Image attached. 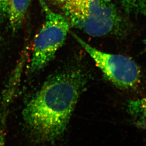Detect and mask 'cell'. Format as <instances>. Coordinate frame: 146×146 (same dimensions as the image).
Listing matches in <instances>:
<instances>
[{
    "label": "cell",
    "instance_id": "10",
    "mask_svg": "<svg viewBox=\"0 0 146 146\" xmlns=\"http://www.w3.org/2000/svg\"><path fill=\"white\" fill-rule=\"evenodd\" d=\"M51 1L58 4H63L68 0H50Z\"/></svg>",
    "mask_w": 146,
    "mask_h": 146
},
{
    "label": "cell",
    "instance_id": "3",
    "mask_svg": "<svg viewBox=\"0 0 146 146\" xmlns=\"http://www.w3.org/2000/svg\"><path fill=\"white\" fill-rule=\"evenodd\" d=\"M45 21L34 41L30 71L36 73L45 68L64 43L69 33V23L63 16L53 11L44 0H39Z\"/></svg>",
    "mask_w": 146,
    "mask_h": 146
},
{
    "label": "cell",
    "instance_id": "2",
    "mask_svg": "<svg viewBox=\"0 0 146 146\" xmlns=\"http://www.w3.org/2000/svg\"><path fill=\"white\" fill-rule=\"evenodd\" d=\"M62 9L71 25L91 36H122L128 29L112 0H68Z\"/></svg>",
    "mask_w": 146,
    "mask_h": 146
},
{
    "label": "cell",
    "instance_id": "8",
    "mask_svg": "<svg viewBox=\"0 0 146 146\" xmlns=\"http://www.w3.org/2000/svg\"><path fill=\"white\" fill-rule=\"evenodd\" d=\"M8 103L3 101L0 106V146H4L6 122Z\"/></svg>",
    "mask_w": 146,
    "mask_h": 146
},
{
    "label": "cell",
    "instance_id": "5",
    "mask_svg": "<svg viewBox=\"0 0 146 146\" xmlns=\"http://www.w3.org/2000/svg\"><path fill=\"white\" fill-rule=\"evenodd\" d=\"M31 0H11L9 9L10 27L16 33L23 25Z\"/></svg>",
    "mask_w": 146,
    "mask_h": 146
},
{
    "label": "cell",
    "instance_id": "1",
    "mask_svg": "<svg viewBox=\"0 0 146 146\" xmlns=\"http://www.w3.org/2000/svg\"><path fill=\"white\" fill-rule=\"evenodd\" d=\"M86 80L84 73L75 70L44 84L23 111L25 123L36 139L54 142L63 135Z\"/></svg>",
    "mask_w": 146,
    "mask_h": 146
},
{
    "label": "cell",
    "instance_id": "4",
    "mask_svg": "<svg viewBox=\"0 0 146 146\" xmlns=\"http://www.w3.org/2000/svg\"><path fill=\"white\" fill-rule=\"evenodd\" d=\"M71 34L112 84L123 89L132 88L137 85L140 79V70L132 59L123 55L99 50L76 34Z\"/></svg>",
    "mask_w": 146,
    "mask_h": 146
},
{
    "label": "cell",
    "instance_id": "9",
    "mask_svg": "<svg viewBox=\"0 0 146 146\" xmlns=\"http://www.w3.org/2000/svg\"><path fill=\"white\" fill-rule=\"evenodd\" d=\"M11 0H0V17H8L10 2Z\"/></svg>",
    "mask_w": 146,
    "mask_h": 146
},
{
    "label": "cell",
    "instance_id": "7",
    "mask_svg": "<svg viewBox=\"0 0 146 146\" xmlns=\"http://www.w3.org/2000/svg\"><path fill=\"white\" fill-rule=\"evenodd\" d=\"M125 12L136 15L146 13V0H121Z\"/></svg>",
    "mask_w": 146,
    "mask_h": 146
},
{
    "label": "cell",
    "instance_id": "6",
    "mask_svg": "<svg viewBox=\"0 0 146 146\" xmlns=\"http://www.w3.org/2000/svg\"><path fill=\"white\" fill-rule=\"evenodd\" d=\"M127 111L138 126L146 128V95L141 98L129 101Z\"/></svg>",
    "mask_w": 146,
    "mask_h": 146
}]
</instances>
